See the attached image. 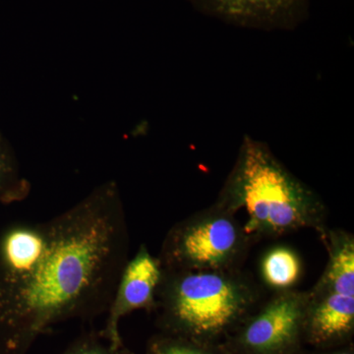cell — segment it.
<instances>
[{
    "label": "cell",
    "mask_w": 354,
    "mask_h": 354,
    "mask_svg": "<svg viewBox=\"0 0 354 354\" xmlns=\"http://www.w3.org/2000/svg\"><path fill=\"white\" fill-rule=\"evenodd\" d=\"M129 249L114 181L50 220L7 228L0 236V354H28L58 324L106 313Z\"/></svg>",
    "instance_id": "6da1fadb"
},
{
    "label": "cell",
    "mask_w": 354,
    "mask_h": 354,
    "mask_svg": "<svg viewBox=\"0 0 354 354\" xmlns=\"http://www.w3.org/2000/svg\"><path fill=\"white\" fill-rule=\"evenodd\" d=\"M252 243L236 215L214 203L176 223L158 257L165 270L241 269Z\"/></svg>",
    "instance_id": "5b68a950"
},
{
    "label": "cell",
    "mask_w": 354,
    "mask_h": 354,
    "mask_svg": "<svg viewBox=\"0 0 354 354\" xmlns=\"http://www.w3.org/2000/svg\"><path fill=\"white\" fill-rule=\"evenodd\" d=\"M146 354H230L223 342L195 341L158 333L147 344Z\"/></svg>",
    "instance_id": "8fae6325"
},
{
    "label": "cell",
    "mask_w": 354,
    "mask_h": 354,
    "mask_svg": "<svg viewBox=\"0 0 354 354\" xmlns=\"http://www.w3.org/2000/svg\"><path fill=\"white\" fill-rule=\"evenodd\" d=\"M230 24L253 29H293L306 18L309 0H188Z\"/></svg>",
    "instance_id": "ba28073f"
},
{
    "label": "cell",
    "mask_w": 354,
    "mask_h": 354,
    "mask_svg": "<svg viewBox=\"0 0 354 354\" xmlns=\"http://www.w3.org/2000/svg\"><path fill=\"white\" fill-rule=\"evenodd\" d=\"M60 354H133L131 351L123 346L121 348H114L108 342L99 335V332L88 333L72 342Z\"/></svg>",
    "instance_id": "7c38bea8"
},
{
    "label": "cell",
    "mask_w": 354,
    "mask_h": 354,
    "mask_svg": "<svg viewBox=\"0 0 354 354\" xmlns=\"http://www.w3.org/2000/svg\"><path fill=\"white\" fill-rule=\"evenodd\" d=\"M310 354H354L353 344H346L339 348L316 349L314 353Z\"/></svg>",
    "instance_id": "4fadbf2b"
},
{
    "label": "cell",
    "mask_w": 354,
    "mask_h": 354,
    "mask_svg": "<svg viewBox=\"0 0 354 354\" xmlns=\"http://www.w3.org/2000/svg\"><path fill=\"white\" fill-rule=\"evenodd\" d=\"M30 189L29 181L23 176L17 158L0 129V204L23 201Z\"/></svg>",
    "instance_id": "30bf717a"
},
{
    "label": "cell",
    "mask_w": 354,
    "mask_h": 354,
    "mask_svg": "<svg viewBox=\"0 0 354 354\" xmlns=\"http://www.w3.org/2000/svg\"><path fill=\"white\" fill-rule=\"evenodd\" d=\"M304 271L301 256L286 244L270 247L260 258L261 286L272 293L295 290L304 277Z\"/></svg>",
    "instance_id": "9c48e42d"
},
{
    "label": "cell",
    "mask_w": 354,
    "mask_h": 354,
    "mask_svg": "<svg viewBox=\"0 0 354 354\" xmlns=\"http://www.w3.org/2000/svg\"><path fill=\"white\" fill-rule=\"evenodd\" d=\"M216 204L234 215L243 212L247 234L255 241L313 230L327 232V205L281 164L262 142L246 136Z\"/></svg>",
    "instance_id": "7a4b0ae2"
},
{
    "label": "cell",
    "mask_w": 354,
    "mask_h": 354,
    "mask_svg": "<svg viewBox=\"0 0 354 354\" xmlns=\"http://www.w3.org/2000/svg\"><path fill=\"white\" fill-rule=\"evenodd\" d=\"M328 261L307 290L305 344L315 349L351 344L354 335V236L328 228L322 237Z\"/></svg>",
    "instance_id": "277c9868"
},
{
    "label": "cell",
    "mask_w": 354,
    "mask_h": 354,
    "mask_svg": "<svg viewBox=\"0 0 354 354\" xmlns=\"http://www.w3.org/2000/svg\"><path fill=\"white\" fill-rule=\"evenodd\" d=\"M307 290L272 293L223 342L230 354H304Z\"/></svg>",
    "instance_id": "8992f818"
},
{
    "label": "cell",
    "mask_w": 354,
    "mask_h": 354,
    "mask_svg": "<svg viewBox=\"0 0 354 354\" xmlns=\"http://www.w3.org/2000/svg\"><path fill=\"white\" fill-rule=\"evenodd\" d=\"M265 288L241 269L165 270L158 286L160 333L223 342L265 299Z\"/></svg>",
    "instance_id": "3957f363"
},
{
    "label": "cell",
    "mask_w": 354,
    "mask_h": 354,
    "mask_svg": "<svg viewBox=\"0 0 354 354\" xmlns=\"http://www.w3.org/2000/svg\"><path fill=\"white\" fill-rule=\"evenodd\" d=\"M162 274V263L151 254L145 244H142L134 257L128 260L106 312V325L99 332L113 348L125 346L120 332L123 317L137 310L153 312Z\"/></svg>",
    "instance_id": "52a82bcc"
}]
</instances>
